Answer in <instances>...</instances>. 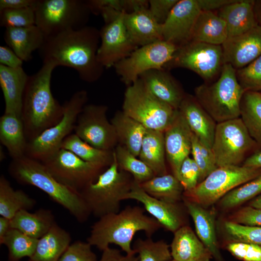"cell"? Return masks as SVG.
<instances>
[{
	"mask_svg": "<svg viewBox=\"0 0 261 261\" xmlns=\"http://www.w3.org/2000/svg\"><path fill=\"white\" fill-rule=\"evenodd\" d=\"M100 41V30L87 25L46 38L38 51L43 63L72 68L82 80L93 83L105 69L97 58Z\"/></svg>",
	"mask_w": 261,
	"mask_h": 261,
	"instance_id": "1",
	"label": "cell"
},
{
	"mask_svg": "<svg viewBox=\"0 0 261 261\" xmlns=\"http://www.w3.org/2000/svg\"><path fill=\"white\" fill-rule=\"evenodd\" d=\"M56 66L44 62L35 74L29 76L23 99L21 114L28 142L33 140L62 118L63 106L51 89L52 72Z\"/></svg>",
	"mask_w": 261,
	"mask_h": 261,
	"instance_id": "2",
	"label": "cell"
},
{
	"mask_svg": "<svg viewBox=\"0 0 261 261\" xmlns=\"http://www.w3.org/2000/svg\"><path fill=\"white\" fill-rule=\"evenodd\" d=\"M140 206L128 205L117 213L99 218L91 226L87 241L102 251L115 244L127 254L136 253L131 243L137 232H144L147 237H151L162 228Z\"/></svg>",
	"mask_w": 261,
	"mask_h": 261,
	"instance_id": "3",
	"label": "cell"
},
{
	"mask_svg": "<svg viewBox=\"0 0 261 261\" xmlns=\"http://www.w3.org/2000/svg\"><path fill=\"white\" fill-rule=\"evenodd\" d=\"M8 171L18 183L43 191L79 222L86 221L91 215L80 193L58 182L41 161L25 156L12 160Z\"/></svg>",
	"mask_w": 261,
	"mask_h": 261,
	"instance_id": "4",
	"label": "cell"
},
{
	"mask_svg": "<svg viewBox=\"0 0 261 261\" xmlns=\"http://www.w3.org/2000/svg\"><path fill=\"white\" fill-rule=\"evenodd\" d=\"M245 92L237 79L236 70L225 63L215 82L195 87L194 97L219 123L240 117V103Z\"/></svg>",
	"mask_w": 261,
	"mask_h": 261,
	"instance_id": "5",
	"label": "cell"
},
{
	"mask_svg": "<svg viewBox=\"0 0 261 261\" xmlns=\"http://www.w3.org/2000/svg\"><path fill=\"white\" fill-rule=\"evenodd\" d=\"M134 182L130 174L119 169L114 152L111 165L80 193L91 214L99 218L120 211V202L130 192Z\"/></svg>",
	"mask_w": 261,
	"mask_h": 261,
	"instance_id": "6",
	"label": "cell"
},
{
	"mask_svg": "<svg viewBox=\"0 0 261 261\" xmlns=\"http://www.w3.org/2000/svg\"><path fill=\"white\" fill-rule=\"evenodd\" d=\"M34 10L35 25L45 38L87 26L91 14L84 0H37Z\"/></svg>",
	"mask_w": 261,
	"mask_h": 261,
	"instance_id": "7",
	"label": "cell"
},
{
	"mask_svg": "<svg viewBox=\"0 0 261 261\" xmlns=\"http://www.w3.org/2000/svg\"><path fill=\"white\" fill-rule=\"evenodd\" d=\"M122 111L147 129L164 132L173 122L177 110L156 97L139 78L127 86Z\"/></svg>",
	"mask_w": 261,
	"mask_h": 261,
	"instance_id": "8",
	"label": "cell"
},
{
	"mask_svg": "<svg viewBox=\"0 0 261 261\" xmlns=\"http://www.w3.org/2000/svg\"><path fill=\"white\" fill-rule=\"evenodd\" d=\"M212 149L218 167L243 165L261 147L249 134L240 117L217 123Z\"/></svg>",
	"mask_w": 261,
	"mask_h": 261,
	"instance_id": "9",
	"label": "cell"
},
{
	"mask_svg": "<svg viewBox=\"0 0 261 261\" xmlns=\"http://www.w3.org/2000/svg\"><path fill=\"white\" fill-rule=\"evenodd\" d=\"M87 101V90L74 92L63 104L61 120L28 142L25 156L43 162L59 150L63 140L74 131L78 116Z\"/></svg>",
	"mask_w": 261,
	"mask_h": 261,
	"instance_id": "10",
	"label": "cell"
},
{
	"mask_svg": "<svg viewBox=\"0 0 261 261\" xmlns=\"http://www.w3.org/2000/svg\"><path fill=\"white\" fill-rule=\"evenodd\" d=\"M261 175V168L241 166L219 167L184 197L204 206L213 204L234 188Z\"/></svg>",
	"mask_w": 261,
	"mask_h": 261,
	"instance_id": "11",
	"label": "cell"
},
{
	"mask_svg": "<svg viewBox=\"0 0 261 261\" xmlns=\"http://www.w3.org/2000/svg\"><path fill=\"white\" fill-rule=\"evenodd\" d=\"M224 64L222 45L190 41L178 48L163 68L189 70L207 83L220 75Z\"/></svg>",
	"mask_w": 261,
	"mask_h": 261,
	"instance_id": "12",
	"label": "cell"
},
{
	"mask_svg": "<svg viewBox=\"0 0 261 261\" xmlns=\"http://www.w3.org/2000/svg\"><path fill=\"white\" fill-rule=\"evenodd\" d=\"M42 162L58 182L79 193L107 168L84 160L63 148Z\"/></svg>",
	"mask_w": 261,
	"mask_h": 261,
	"instance_id": "13",
	"label": "cell"
},
{
	"mask_svg": "<svg viewBox=\"0 0 261 261\" xmlns=\"http://www.w3.org/2000/svg\"><path fill=\"white\" fill-rule=\"evenodd\" d=\"M177 47L163 40L139 47L114 68L121 81L129 86L144 72L163 68L173 58Z\"/></svg>",
	"mask_w": 261,
	"mask_h": 261,
	"instance_id": "14",
	"label": "cell"
},
{
	"mask_svg": "<svg viewBox=\"0 0 261 261\" xmlns=\"http://www.w3.org/2000/svg\"><path fill=\"white\" fill-rule=\"evenodd\" d=\"M108 106L87 104L79 113L74 131L91 145L104 150H114L118 144L115 129L107 117Z\"/></svg>",
	"mask_w": 261,
	"mask_h": 261,
	"instance_id": "15",
	"label": "cell"
},
{
	"mask_svg": "<svg viewBox=\"0 0 261 261\" xmlns=\"http://www.w3.org/2000/svg\"><path fill=\"white\" fill-rule=\"evenodd\" d=\"M124 14L104 24L100 30L101 41L97 58L104 68L114 67L139 47L128 34L124 22Z\"/></svg>",
	"mask_w": 261,
	"mask_h": 261,
	"instance_id": "16",
	"label": "cell"
},
{
	"mask_svg": "<svg viewBox=\"0 0 261 261\" xmlns=\"http://www.w3.org/2000/svg\"><path fill=\"white\" fill-rule=\"evenodd\" d=\"M201 11L197 0H179L161 25L162 39L177 48L190 42Z\"/></svg>",
	"mask_w": 261,
	"mask_h": 261,
	"instance_id": "17",
	"label": "cell"
},
{
	"mask_svg": "<svg viewBox=\"0 0 261 261\" xmlns=\"http://www.w3.org/2000/svg\"><path fill=\"white\" fill-rule=\"evenodd\" d=\"M164 133L166 160L172 174L177 178L182 163L191 153L192 136V131L178 109Z\"/></svg>",
	"mask_w": 261,
	"mask_h": 261,
	"instance_id": "18",
	"label": "cell"
},
{
	"mask_svg": "<svg viewBox=\"0 0 261 261\" xmlns=\"http://www.w3.org/2000/svg\"><path fill=\"white\" fill-rule=\"evenodd\" d=\"M131 199L137 201L151 217L157 220L162 227L174 232L185 226L183 213L177 203L161 201L148 195L139 184L134 182L131 189L125 197L124 200Z\"/></svg>",
	"mask_w": 261,
	"mask_h": 261,
	"instance_id": "19",
	"label": "cell"
},
{
	"mask_svg": "<svg viewBox=\"0 0 261 261\" xmlns=\"http://www.w3.org/2000/svg\"><path fill=\"white\" fill-rule=\"evenodd\" d=\"M222 47L225 63L235 70L245 67L261 55V26L228 38Z\"/></svg>",
	"mask_w": 261,
	"mask_h": 261,
	"instance_id": "20",
	"label": "cell"
},
{
	"mask_svg": "<svg viewBox=\"0 0 261 261\" xmlns=\"http://www.w3.org/2000/svg\"><path fill=\"white\" fill-rule=\"evenodd\" d=\"M178 110L193 134L203 145L212 148L217 123L194 96L186 93Z\"/></svg>",
	"mask_w": 261,
	"mask_h": 261,
	"instance_id": "21",
	"label": "cell"
},
{
	"mask_svg": "<svg viewBox=\"0 0 261 261\" xmlns=\"http://www.w3.org/2000/svg\"><path fill=\"white\" fill-rule=\"evenodd\" d=\"M139 78L156 97L178 109L186 93L169 70L164 68L151 70L142 74Z\"/></svg>",
	"mask_w": 261,
	"mask_h": 261,
	"instance_id": "22",
	"label": "cell"
},
{
	"mask_svg": "<svg viewBox=\"0 0 261 261\" xmlns=\"http://www.w3.org/2000/svg\"><path fill=\"white\" fill-rule=\"evenodd\" d=\"M29 78L22 67L11 68L0 65V86L5 102L4 113L21 117L23 99Z\"/></svg>",
	"mask_w": 261,
	"mask_h": 261,
	"instance_id": "23",
	"label": "cell"
},
{
	"mask_svg": "<svg viewBox=\"0 0 261 261\" xmlns=\"http://www.w3.org/2000/svg\"><path fill=\"white\" fill-rule=\"evenodd\" d=\"M123 19L130 37L138 47L163 40L161 25L154 19L148 8L124 13Z\"/></svg>",
	"mask_w": 261,
	"mask_h": 261,
	"instance_id": "24",
	"label": "cell"
},
{
	"mask_svg": "<svg viewBox=\"0 0 261 261\" xmlns=\"http://www.w3.org/2000/svg\"><path fill=\"white\" fill-rule=\"evenodd\" d=\"M170 247L172 259L177 261H210L212 256L209 249L187 225L174 232Z\"/></svg>",
	"mask_w": 261,
	"mask_h": 261,
	"instance_id": "25",
	"label": "cell"
},
{
	"mask_svg": "<svg viewBox=\"0 0 261 261\" xmlns=\"http://www.w3.org/2000/svg\"><path fill=\"white\" fill-rule=\"evenodd\" d=\"M183 199L184 205L193 219L198 238L209 249L212 256L221 261L216 233L214 213L185 197Z\"/></svg>",
	"mask_w": 261,
	"mask_h": 261,
	"instance_id": "26",
	"label": "cell"
},
{
	"mask_svg": "<svg viewBox=\"0 0 261 261\" xmlns=\"http://www.w3.org/2000/svg\"><path fill=\"white\" fill-rule=\"evenodd\" d=\"M254 2L253 0H235L218 10L217 14L226 24L228 38L242 34L258 25Z\"/></svg>",
	"mask_w": 261,
	"mask_h": 261,
	"instance_id": "27",
	"label": "cell"
},
{
	"mask_svg": "<svg viewBox=\"0 0 261 261\" xmlns=\"http://www.w3.org/2000/svg\"><path fill=\"white\" fill-rule=\"evenodd\" d=\"M4 39L7 45L20 59L28 61L32 58V53L41 48L45 37L42 31L34 25L6 28Z\"/></svg>",
	"mask_w": 261,
	"mask_h": 261,
	"instance_id": "28",
	"label": "cell"
},
{
	"mask_svg": "<svg viewBox=\"0 0 261 261\" xmlns=\"http://www.w3.org/2000/svg\"><path fill=\"white\" fill-rule=\"evenodd\" d=\"M0 141L12 160L25 156L28 142L20 116L6 113L0 116Z\"/></svg>",
	"mask_w": 261,
	"mask_h": 261,
	"instance_id": "29",
	"label": "cell"
},
{
	"mask_svg": "<svg viewBox=\"0 0 261 261\" xmlns=\"http://www.w3.org/2000/svg\"><path fill=\"white\" fill-rule=\"evenodd\" d=\"M71 240L70 233L55 223L38 239L35 250L29 261H58Z\"/></svg>",
	"mask_w": 261,
	"mask_h": 261,
	"instance_id": "30",
	"label": "cell"
},
{
	"mask_svg": "<svg viewBox=\"0 0 261 261\" xmlns=\"http://www.w3.org/2000/svg\"><path fill=\"white\" fill-rule=\"evenodd\" d=\"M111 122L115 129L118 144L123 145L138 157L147 129L122 111H117Z\"/></svg>",
	"mask_w": 261,
	"mask_h": 261,
	"instance_id": "31",
	"label": "cell"
},
{
	"mask_svg": "<svg viewBox=\"0 0 261 261\" xmlns=\"http://www.w3.org/2000/svg\"><path fill=\"white\" fill-rule=\"evenodd\" d=\"M228 38L225 21L214 12L201 11L191 41L222 45Z\"/></svg>",
	"mask_w": 261,
	"mask_h": 261,
	"instance_id": "32",
	"label": "cell"
},
{
	"mask_svg": "<svg viewBox=\"0 0 261 261\" xmlns=\"http://www.w3.org/2000/svg\"><path fill=\"white\" fill-rule=\"evenodd\" d=\"M56 223L52 211L40 208L33 213L22 210L11 219V228L16 229L27 235L39 239Z\"/></svg>",
	"mask_w": 261,
	"mask_h": 261,
	"instance_id": "33",
	"label": "cell"
},
{
	"mask_svg": "<svg viewBox=\"0 0 261 261\" xmlns=\"http://www.w3.org/2000/svg\"><path fill=\"white\" fill-rule=\"evenodd\" d=\"M138 158L152 170L156 176L168 174L164 132L147 129Z\"/></svg>",
	"mask_w": 261,
	"mask_h": 261,
	"instance_id": "34",
	"label": "cell"
},
{
	"mask_svg": "<svg viewBox=\"0 0 261 261\" xmlns=\"http://www.w3.org/2000/svg\"><path fill=\"white\" fill-rule=\"evenodd\" d=\"M35 200L21 189H14L3 175L0 177V215L11 219L19 211H29L36 205Z\"/></svg>",
	"mask_w": 261,
	"mask_h": 261,
	"instance_id": "35",
	"label": "cell"
},
{
	"mask_svg": "<svg viewBox=\"0 0 261 261\" xmlns=\"http://www.w3.org/2000/svg\"><path fill=\"white\" fill-rule=\"evenodd\" d=\"M140 185L148 195L161 201L177 203L183 197L184 188L173 174L155 176Z\"/></svg>",
	"mask_w": 261,
	"mask_h": 261,
	"instance_id": "36",
	"label": "cell"
},
{
	"mask_svg": "<svg viewBox=\"0 0 261 261\" xmlns=\"http://www.w3.org/2000/svg\"><path fill=\"white\" fill-rule=\"evenodd\" d=\"M240 117L251 137L261 147V92H245L240 103Z\"/></svg>",
	"mask_w": 261,
	"mask_h": 261,
	"instance_id": "37",
	"label": "cell"
},
{
	"mask_svg": "<svg viewBox=\"0 0 261 261\" xmlns=\"http://www.w3.org/2000/svg\"><path fill=\"white\" fill-rule=\"evenodd\" d=\"M61 148L68 150L86 161L109 167L114 159V150L97 148L86 143L74 133L68 136L63 141Z\"/></svg>",
	"mask_w": 261,
	"mask_h": 261,
	"instance_id": "38",
	"label": "cell"
},
{
	"mask_svg": "<svg viewBox=\"0 0 261 261\" xmlns=\"http://www.w3.org/2000/svg\"><path fill=\"white\" fill-rule=\"evenodd\" d=\"M114 151L119 169L130 174L134 182L141 184L156 176L145 163L123 145L117 144Z\"/></svg>",
	"mask_w": 261,
	"mask_h": 261,
	"instance_id": "39",
	"label": "cell"
},
{
	"mask_svg": "<svg viewBox=\"0 0 261 261\" xmlns=\"http://www.w3.org/2000/svg\"><path fill=\"white\" fill-rule=\"evenodd\" d=\"M38 239L30 237L18 230L11 228L0 244L8 250L9 261H19L24 257L30 258L34 253Z\"/></svg>",
	"mask_w": 261,
	"mask_h": 261,
	"instance_id": "40",
	"label": "cell"
},
{
	"mask_svg": "<svg viewBox=\"0 0 261 261\" xmlns=\"http://www.w3.org/2000/svg\"><path fill=\"white\" fill-rule=\"evenodd\" d=\"M132 248L138 254L139 261H170L172 258L169 245L162 240L155 241L151 237L138 238Z\"/></svg>",
	"mask_w": 261,
	"mask_h": 261,
	"instance_id": "41",
	"label": "cell"
},
{
	"mask_svg": "<svg viewBox=\"0 0 261 261\" xmlns=\"http://www.w3.org/2000/svg\"><path fill=\"white\" fill-rule=\"evenodd\" d=\"M261 194V175L232 190L221 199L220 204L224 209L240 205Z\"/></svg>",
	"mask_w": 261,
	"mask_h": 261,
	"instance_id": "42",
	"label": "cell"
},
{
	"mask_svg": "<svg viewBox=\"0 0 261 261\" xmlns=\"http://www.w3.org/2000/svg\"><path fill=\"white\" fill-rule=\"evenodd\" d=\"M223 228L232 242H243L261 246V227L245 225L228 220L224 222Z\"/></svg>",
	"mask_w": 261,
	"mask_h": 261,
	"instance_id": "43",
	"label": "cell"
},
{
	"mask_svg": "<svg viewBox=\"0 0 261 261\" xmlns=\"http://www.w3.org/2000/svg\"><path fill=\"white\" fill-rule=\"evenodd\" d=\"M34 25L35 14L34 8L8 9L0 11V26L5 29Z\"/></svg>",
	"mask_w": 261,
	"mask_h": 261,
	"instance_id": "44",
	"label": "cell"
},
{
	"mask_svg": "<svg viewBox=\"0 0 261 261\" xmlns=\"http://www.w3.org/2000/svg\"><path fill=\"white\" fill-rule=\"evenodd\" d=\"M236 76L245 91L261 92V55L245 67L236 70Z\"/></svg>",
	"mask_w": 261,
	"mask_h": 261,
	"instance_id": "45",
	"label": "cell"
},
{
	"mask_svg": "<svg viewBox=\"0 0 261 261\" xmlns=\"http://www.w3.org/2000/svg\"><path fill=\"white\" fill-rule=\"evenodd\" d=\"M91 14L101 15L104 24L109 23L124 13L122 0H87Z\"/></svg>",
	"mask_w": 261,
	"mask_h": 261,
	"instance_id": "46",
	"label": "cell"
},
{
	"mask_svg": "<svg viewBox=\"0 0 261 261\" xmlns=\"http://www.w3.org/2000/svg\"><path fill=\"white\" fill-rule=\"evenodd\" d=\"M91 247L87 241H75L69 246L58 261H98Z\"/></svg>",
	"mask_w": 261,
	"mask_h": 261,
	"instance_id": "47",
	"label": "cell"
},
{
	"mask_svg": "<svg viewBox=\"0 0 261 261\" xmlns=\"http://www.w3.org/2000/svg\"><path fill=\"white\" fill-rule=\"evenodd\" d=\"M199 169L189 156L187 157L180 166L177 179L182 185L184 191L193 190L199 184Z\"/></svg>",
	"mask_w": 261,
	"mask_h": 261,
	"instance_id": "48",
	"label": "cell"
},
{
	"mask_svg": "<svg viewBox=\"0 0 261 261\" xmlns=\"http://www.w3.org/2000/svg\"><path fill=\"white\" fill-rule=\"evenodd\" d=\"M227 249L243 261H261V246L243 242H232Z\"/></svg>",
	"mask_w": 261,
	"mask_h": 261,
	"instance_id": "49",
	"label": "cell"
},
{
	"mask_svg": "<svg viewBox=\"0 0 261 261\" xmlns=\"http://www.w3.org/2000/svg\"><path fill=\"white\" fill-rule=\"evenodd\" d=\"M230 221L245 225L261 227V209L250 206L243 207L231 216Z\"/></svg>",
	"mask_w": 261,
	"mask_h": 261,
	"instance_id": "50",
	"label": "cell"
},
{
	"mask_svg": "<svg viewBox=\"0 0 261 261\" xmlns=\"http://www.w3.org/2000/svg\"><path fill=\"white\" fill-rule=\"evenodd\" d=\"M191 153L192 159L197 164L200 171L199 183L203 181L217 167L210 164L202 155L200 148V141L192 133Z\"/></svg>",
	"mask_w": 261,
	"mask_h": 261,
	"instance_id": "51",
	"label": "cell"
},
{
	"mask_svg": "<svg viewBox=\"0 0 261 261\" xmlns=\"http://www.w3.org/2000/svg\"><path fill=\"white\" fill-rule=\"evenodd\" d=\"M179 0H149L148 9L156 21L162 25Z\"/></svg>",
	"mask_w": 261,
	"mask_h": 261,
	"instance_id": "52",
	"label": "cell"
},
{
	"mask_svg": "<svg viewBox=\"0 0 261 261\" xmlns=\"http://www.w3.org/2000/svg\"><path fill=\"white\" fill-rule=\"evenodd\" d=\"M23 61L8 46H0V65L11 68L22 67Z\"/></svg>",
	"mask_w": 261,
	"mask_h": 261,
	"instance_id": "53",
	"label": "cell"
},
{
	"mask_svg": "<svg viewBox=\"0 0 261 261\" xmlns=\"http://www.w3.org/2000/svg\"><path fill=\"white\" fill-rule=\"evenodd\" d=\"M136 255V253L123 255L119 250L109 247L102 251L98 261H139V258Z\"/></svg>",
	"mask_w": 261,
	"mask_h": 261,
	"instance_id": "54",
	"label": "cell"
},
{
	"mask_svg": "<svg viewBox=\"0 0 261 261\" xmlns=\"http://www.w3.org/2000/svg\"><path fill=\"white\" fill-rule=\"evenodd\" d=\"M37 0H0V11L8 9L34 8Z\"/></svg>",
	"mask_w": 261,
	"mask_h": 261,
	"instance_id": "55",
	"label": "cell"
},
{
	"mask_svg": "<svg viewBox=\"0 0 261 261\" xmlns=\"http://www.w3.org/2000/svg\"><path fill=\"white\" fill-rule=\"evenodd\" d=\"M235 0H197L202 11L214 12L232 3Z\"/></svg>",
	"mask_w": 261,
	"mask_h": 261,
	"instance_id": "56",
	"label": "cell"
},
{
	"mask_svg": "<svg viewBox=\"0 0 261 261\" xmlns=\"http://www.w3.org/2000/svg\"><path fill=\"white\" fill-rule=\"evenodd\" d=\"M243 165L248 167L261 168V151L257 152L249 157Z\"/></svg>",
	"mask_w": 261,
	"mask_h": 261,
	"instance_id": "57",
	"label": "cell"
},
{
	"mask_svg": "<svg viewBox=\"0 0 261 261\" xmlns=\"http://www.w3.org/2000/svg\"><path fill=\"white\" fill-rule=\"evenodd\" d=\"M11 228V219L5 217H0V240L2 239Z\"/></svg>",
	"mask_w": 261,
	"mask_h": 261,
	"instance_id": "58",
	"label": "cell"
},
{
	"mask_svg": "<svg viewBox=\"0 0 261 261\" xmlns=\"http://www.w3.org/2000/svg\"><path fill=\"white\" fill-rule=\"evenodd\" d=\"M254 11L258 24L261 26V0H255Z\"/></svg>",
	"mask_w": 261,
	"mask_h": 261,
	"instance_id": "59",
	"label": "cell"
},
{
	"mask_svg": "<svg viewBox=\"0 0 261 261\" xmlns=\"http://www.w3.org/2000/svg\"><path fill=\"white\" fill-rule=\"evenodd\" d=\"M249 206L254 208L261 209V194L255 198L250 203Z\"/></svg>",
	"mask_w": 261,
	"mask_h": 261,
	"instance_id": "60",
	"label": "cell"
},
{
	"mask_svg": "<svg viewBox=\"0 0 261 261\" xmlns=\"http://www.w3.org/2000/svg\"><path fill=\"white\" fill-rule=\"evenodd\" d=\"M170 261H175V260H174L172 259V260H170Z\"/></svg>",
	"mask_w": 261,
	"mask_h": 261,
	"instance_id": "61",
	"label": "cell"
}]
</instances>
